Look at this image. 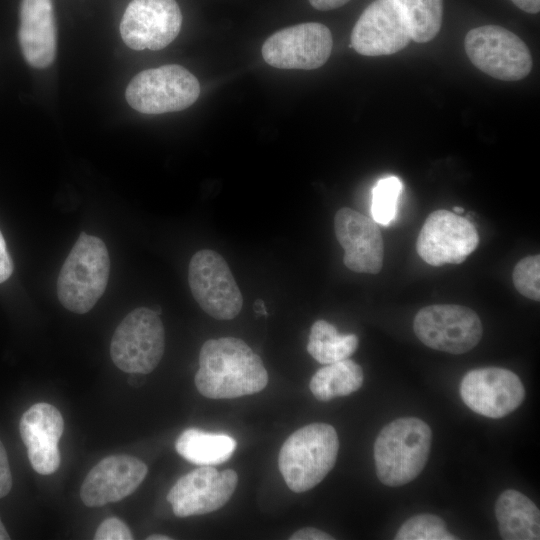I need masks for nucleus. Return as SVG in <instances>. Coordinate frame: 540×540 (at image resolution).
I'll use <instances>...</instances> for the list:
<instances>
[{
	"label": "nucleus",
	"instance_id": "obj_34",
	"mask_svg": "<svg viewBox=\"0 0 540 540\" xmlns=\"http://www.w3.org/2000/svg\"><path fill=\"white\" fill-rule=\"evenodd\" d=\"M9 539H10V536L0 519V540H9Z\"/></svg>",
	"mask_w": 540,
	"mask_h": 540
},
{
	"label": "nucleus",
	"instance_id": "obj_31",
	"mask_svg": "<svg viewBox=\"0 0 540 540\" xmlns=\"http://www.w3.org/2000/svg\"><path fill=\"white\" fill-rule=\"evenodd\" d=\"M290 540H332L333 537L319 529L316 528H302L290 537Z\"/></svg>",
	"mask_w": 540,
	"mask_h": 540
},
{
	"label": "nucleus",
	"instance_id": "obj_23",
	"mask_svg": "<svg viewBox=\"0 0 540 540\" xmlns=\"http://www.w3.org/2000/svg\"><path fill=\"white\" fill-rule=\"evenodd\" d=\"M358 347L354 334H340L325 320L313 323L307 344L308 353L320 364H331L349 358Z\"/></svg>",
	"mask_w": 540,
	"mask_h": 540
},
{
	"label": "nucleus",
	"instance_id": "obj_7",
	"mask_svg": "<svg viewBox=\"0 0 540 540\" xmlns=\"http://www.w3.org/2000/svg\"><path fill=\"white\" fill-rule=\"evenodd\" d=\"M464 47L472 64L493 78L518 81L530 73L533 65L527 45L511 31L497 25L471 29Z\"/></svg>",
	"mask_w": 540,
	"mask_h": 540
},
{
	"label": "nucleus",
	"instance_id": "obj_25",
	"mask_svg": "<svg viewBox=\"0 0 540 540\" xmlns=\"http://www.w3.org/2000/svg\"><path fill=\"white\" fill-rule=\"evenodd\" d=\"M401 192L402 182L396 176L382 178L375 184L371 214L376 223L387 226L393 221Z\"/></svg>",
	"mask_w": 540,
	"mask_h": 540
},
{
	"label": "nucleus",
	"instance_id": "obj_24",
	"mask_svg": "<svg viewBox=\"0 0 540 540\" xmlns=\"http://www.w3.org/2000/svg\"><path fill=\"white\" fill-rule=\"evenodd\" d=\"M402 10L417 43L431 41L440 31L443 0H392Z\"/></svg>",
	"mask_w": 540,
	"mask_h": 540
},
{
	"label": "nucleus",
	"instance_id": "obj_13",
	"mask_svg": "<svg viewBox=\"0 0 540 540\" xmlns=\"http://www.w3.org/2000/svg\"><path fill=\"white\" fill-rule=\"evenodd\" d=\"M460 395L475 413L489 418H502L520 406L525 397V389L512 371L485 367L464 375Z\"/></svg>",
	"mask_w": 540,
	"mask_h": 540
},
{
	"label": "nucleus",
	"instance_id": "obj_9",
	"mask_svg": "<svg viewBox=\"0 0 540 540\" xmlns=\"http://www.w3.org/2000/svg\"><path fill=\"white\" fill-rule=\"evenodd\" d=\"M413 329L417 338L429 348L451 354L472 350L483 333L476 312L455 304L422 308L414 318Z\"/></svg>",
	"mask_w": 540,
	"mask_h": 540
},
{
	"label": "nucleus",
	"instance_id": "obj_16",
	"mask_svg": "<svg viewBox=\"0 0 540 540\" xmlns=\"http://www.w3.org/2000/svg\"><path fill=\"white\" fill-rule=\"evenodd\" d=\"M334 230L344 249L343 262L353 272L377 274L383 266L384 244L377 223L351 208L339 209Z\"/></svg>",
	"mask_w": 540,
	"mask_h": 540
},
{
	"label": "nucleus",
	"instance_id": "obj_3",
	"mask_svg": "<svg viewBox=\"0 0 540 540\" xmlns=\"http://www.w3.org/2000/svg\"><path fill=\"white\" fill-rule=\"evenodd\" d=\"M338 449L337 432L330 424L312 423L293 432L278 456L287 486L302 493L318 485L334 467Z\"/></svg>",
	"mask_w": 540,
	"mask_h": 540
},
{
	"label": "nucleus",
	"instance_id": "obj_18",
	"mask_svg": "<svg viewBox=\"0 0 540 540\" xmlns=\"http://www.w3.org/2000/svg\"><path fill=\"white\" fill-rule=\"evenodd\" d=\"M63 430L61 413L49 403H36L23 413L19 423L20 436L31 466L37 473L49 475L59 468L58 443Z\"/></svg>",
	"mask_w": 540,
	"mask_h": 540
},
{
	"label": "nucleus",
	"instance_id": "obj_22",
	"mask_svg": "<svg viewBox=\"0 0 540 540\" xmlns=\"http://www.w3.org/2000/svg\"><path fill=\"white\" fill-rule=\"evenodd\" d=\"M364 375L360 365L350 359L340 360L316 371L310 380V390L320 401L347 396L357 391Z\"/></svg>",
	"mask_w": 540,
	"mask_h": 540
},
{
	"label": "nucleus",
	"instance_id": "obj_21",
	"mask_svg": "<svg viewBox=\"0 0 540 540\" xmlns=\"http://www.w3.org/2000/svg\"><path fill=\"white\" fill-rule=\"evenodd\" d=\"M236 445V441L228 435L189 428L179 435L175 448L180 456L191 463L213 466L227 461Z\"/></svg>",
	"mask_w": 540,
	"mask_h": 540
},
{
	"label": "nucleus",
	"instance_id": "obj_28",
	"mask_svg": "<svg viewBox=\"0 0 540 540\" xmlns=\"http://www.w3.org/2000/svg\"><path fill=\"white\" fill-rule=\"evenodd\" d=\"M95 540H131L133 535L128 526L119 518L105 519L97 528Z\"/></svg>",
	"mask_w": 540,
	"mask_h": 540
},
{
	"label": "nucleus",
	"instance_id": "obj_15",
	"mask_svg": "<svg viewBox=\"0 0 540 540\" xmlns=\"http://www.w3.org/2000/svg\"><path fill=\"white\" fill-rule=\"evenodd\" d=\"M410 40V29L399 6L392 0H375L355 23L350 47L365 56L391 55Z\"/></svg>",
	"mask_w": 540,
	"mask_h": 540
},
{
	"label": "nucleus",
	"instance_id": "obj_29",
	"mask_svg": "<svg viewBox=\"0 0 540 540\" xmlns=\"http://www.w3.org/2000/svg\"><path fill=\"white\" fill-rule=\"evenodd\" d=\"M12 487V476L6 450L0 441V498L6 496Z\"/></svg>",
	"mask_w": 540,
	"mask_h": 540
},
{
	"label": "nucleus",
	"instance_id": "obj_6",
	"mask_svg": "<svg viewBox=\"0 0 540 540\" xmlns=\"http://www.w3.org/2000/svg\"><path fill=\"white\" fill-rule=\"evenodd\" d=\"M165 349V330L159 314L136 308L116 328L111 344L113 363L130 374H148L159 364Z\"/></svg>",
	"mask_w": 540,
	"mask_h": 540
},
{
	"label": "nucleus",
	"instance_id": "obj_19",
	"mask_svg": "<svg viewBox=\"0 0 540 540\" xmlns=\"http://www.w3.org/2000/svg\"><path fill=\"white\" fill-rule=\"evenodd\" d=\"M18 41L31 67L44 69L53 64L57 52L53 0H21Z\"/></svg>",
	"mask_w": 540,
	"mask_h": 540
},
{
	"label": "nucleus",
	"instance_id": "obj_20",
	"mask_svg": "<svg viewBox=\"0 0 540 540\" xmlns=\"http://www.w3.org/2000/svg\"><path fill=\"white\" fill-rule=\"evenodd\" d=\"M499 533L505 540H538L540 512L535 503L514 489L500 494L495 504Z\"/></svg>",
	"mask_w": 540,
	"mask_h": 540
},
{
	"label": "nucleus",
	"instance_id": "obj_14",
	"mask_svg": "<svg viewBox=\"0 0 540 540\" xmlns=\"http://www.w3.org/2000/svg\"><path fill=\"white\" fill-rule=\"evenodd\" d=\"M237 482L238 475L232 469L218 471L213 466H201L179 478L167 500L177 517L210 513L229 501Z\"/></svg>",
	"mask_w": 540,
	"mask_h": 540
},
{
	"label": "nucleus",
	"instance_id": "obj_32",
	"mask_svg": "<svg viewBox=\"0 0 540 540\" xmlns=\"http://www.w3.org/2000/svg\"><path fill=\"white\" fill-rule=\"evenodd\" d=\"M350 0H309L310 4L317 10L328 11L339 8Z\"/></svg>",
	"mask_w": 540,
	"mask_h": 540
},
{
	"label": "nucleus",
	"instance_id": "obj_10",
	"mask_svg": "<svg viewBox=\"0 0 540 540\" xmlns=\"http://www.w3.org/2000/svg\"><path fill=\"white\" fill-rule=\"evenodd\" d=\"M332 47L333 39L328 27L307 22L269 36L262 46V56L275 68L311 70L326 63Z\"/></svg>",
	"mask_w": 540,
	"mask_h": 540
},
{
	"label": "nucleus",
	"instance_id": "obj_4",
	"mask_svg": "<svg viewBox=\"0 0 540 540\" xmlns=\"http://www.w3.org/2000/svg\"><path fill=\"white\" fill-rule=\"evenodd\" d=\"M109 271L105 243L81 232L59 273L57 295L60 303L74 313H87L103 295Z\"/></svg>",
	"mask_w": 540,
	"mask_h": 540
},
{
	"label": "nucleus",
	"instance_id": "obj_11",
	"mask_svg": "<svg viewBox=\"0 0 540 540\" xmlns=\"http://www.w3.org/2000/svg\"><path fill=\"white\" fill-rule=\"evenodd\" d=\"M478 243V232L469 219L447 210H436L425 220L416 250L429 265L442 266L463 262Z\"/></svg>",
	"mask_w": 540,
	"mask_h": 540
},
{
	"label": "nucleus",
	"instance_id": "obj_5",
	"mask_svg": "<svg viewBox=\"0 0 540 540\" xmlns=\"http://www.w3.org/2000/svg\"><path fill=\"white\" fill-rule=\"evenodd\" d=\"M197 78L180 65L146 69L128 84V104L144 114L176 112L190 107L199 97Z\"/></svg>",
	"mask_w": 540,
	"mask_h": 540
},
{
	"label": "nucleus",
	"instance_id": "obj_35",
	"mask_svg": "<svg viewBox=\"0 0 540 540\" xmlns=\"http://www.w3.org/2000/svg\"><path fill=\"white\" fill-rule=\"evenodd\" d=\"M148 540H170L171 538L162 534H153L147 537Z\"/></svg>",
	"mask_w": 540,
	"mask_h": 540
},
{
	"label": "nucleus",
	"instance_id": "obj_26",
	"mask_svg": "<svg viewBox=\"0 0 540 540\" xmlns=\"http://www.w3.org/2000/svg\"><path fill=\"white\" fill-rule=\"evenodd\" d=\"M396 540H455L440 517L420 514L406 520L395 535Z\"/></svg>",
	"mask_w": 540,
	"mask_h": 540
},
{
	"label": "nucleus",
	"instance_id": "obj_27",
	"mask_svg": "<svg viewBox=\"0 0 540 540\" xmlns=\"http://www.w3.org/2000/svg\"><path fill=\"white\" fill-rule=\"evenodd\" d=\"M515 288L523 296L540 300V255H531L520 260L512 274Z\"/></svg>",
	"mask_w": 540,
	"mask_h": 540
},
{
	"label": "nucleus",
	"instance_id": "obj_17",
	"mask_svg": "<svg viewBox=\"0 0 540 540\" xmlns=\"http://www.w3.org/2000/svg\"><path fill=\"white\" fill-rule=\"evenodd\" d=\"M148 472L146 464L130 455L103 458L85 477L80 497L84 505L99 507L132 494Z\"/></svg>",
	"mask_w": 540,
	"mask_h": 540
},
{
	"label": "nucleus",
	"instance_id": "obj_12",
	"mask_svg": "<svg viewBox=\"0 0 540 540\" xmlns=\"http://www.w3.org/2000/svg\"><path fill=\"white\" fill-rule=\"evenodd\" d=\"M182 14L175 0H132L124 11L120 34L133 50L157 51L179 34Z\"/></svg>",
	"mask_w": 540,
	"mask_h": 540
},
{
	"label": "nucleus",
	"instance_id": "obj_1",
	"mask_svg": "<svg viewBox=\"0 0 540 540\" xmlns=\"http://www.w3.org/2000/svg\"><path fill=\"white\" fill-rule=\"evenodd\" d=\"M268 384L262 359L235 337L209 339L199 353L195 385L210 399H232L254 394Z\"/></svg>",
	"mask_w": 540,
	"mask_h": 540
},
{
	"label": "nucleus",
	"instance_id": "obj_30",
	"mask_svg": "<svg viewBox=\"0 0 540 540\" xmlns=\"http://www.w3.org/2000/svg\"><path fill=\"white\" fill-rule=\"evenodd\" d=\"M13 272V263L0 231V284L5 282Z\"/></svg>",
	"mask_w": 540,
	"mask_h": 540
},
{
	"label": "nucleus",
	"instance_id": "obj_2",
	"mask_svg": "<svg viewBox=\"0 0 540 540\" xmlns=\"http://www.w3.org/2000/svg\"><path fill=\"white\" fill-rule=\"evenodd\" d=\"M431 440L430 427L419 418H398L386 425L374 443L378 479L391 487L414 480L426 465Z\"/></svg>",
	"mask_w": 540,
	"mask_h": 540
},
{
	"label": "nucleus",
	"instance_id": "obj_33",
	"mask_svg": "<svg viewBox=\"0 0 540 540\" xmlns=\"http://www.w3.org/2000/svg\"><path fill=\"white\" fill-rule=\"evenodd\" d=\"M519 9L536 14L540 10V0H511Z\"/></svg>",
	"mask_w": 540,
	"mask_h": 540
},
{
	"label": "nucleus",
	"instance_id": "obj_8",
	"mask_svg": "<svg viewBox=\"0 0 540 540\" xmlns=\"http://www.w3.org/2000/svg\"><path fill=\"white\" fill-rule=\"evenodd\" d=\"M190 290L198 305L211 317L231 320L238 316L243 296L221 254L202 249L196 252L188 268Z\"/></svg>",
	"mask_w": 540,
	"mask_h": 540
},
{
	"label": "nucleus",
	"instance_id": "obj_36",
	"mask_svg": "<svg viewBox=\"0 0 540 540\" xmlns=\"http://www.w3.org/2000/svg\"><path fill=\"white\" fill-rule=\"evenodd\" d=\"M453 211L456 214H460V213L464 212V209L462 207H459V206H454Z\"/></svg>",
	"mask_w": 540,
	"mask_h": 540
}]
</instances>
